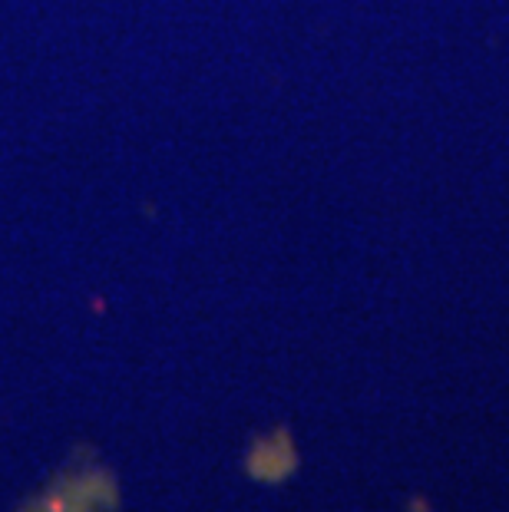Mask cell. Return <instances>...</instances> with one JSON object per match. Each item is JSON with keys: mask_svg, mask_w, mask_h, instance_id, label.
I'll list each match as a JSON object with an SVG mask.
<instances>
[{"mask_svg": "<svg viewBox=\"0 0 509 512\" xmlns=\"http://www.w3.org/2000/svg\"><path fill=\"white\" fill-rule=\"evenodd\" d=\"M47 506L53 512H113L116 483H113V476L103 470L63 476L57 489L47 493Z\"/></svg>", "mask_w": 509, "mask_h": 512, "instance_id": "1", "label": "cell"}, {"mask_svg": "<svg viewBox=\"0 0 509 512\" xmlns=\"http://www.w3.org/2000/svg\"><path fill=\"white\" fill-rule=\"evenodd\" d=\"M245 470L258 483H285L298 470V453L288 430H275L272 437L255 440L245 456Z\"/></svg>", "mask_w": 509, "mask_h": 512, "instance_id": "2", "label": "cell"}, {"mask_svg": "<svg viewBox=\"0 0 509 512\" xmlns=\"http://www.w3.org/2000/svg\"><path fill=\"white\" fill-rule=\"evenodd\" d=\"M20 512H53V509L47 506V499H43V503H30V506H24Z\"/></svg>", "mask_w": 509, "mask_h": 512, "instance_id": "3", "label": "cell"}, {"mask_svg": "<svg viewBox=\"0 0 509 512\" xmlns=\"http://www.w3.org/2000/svg\"><path fill=\"white\" fill-rule=\"evenodd\" d=\"M410 512H430V506L424 503V499H414V503H410Z\"/></svg>", "mask_w": 509, "mask_h": 512, "instance_id": "4", "label": "cell"}]
</instances>
